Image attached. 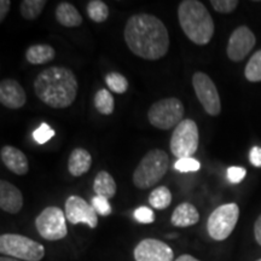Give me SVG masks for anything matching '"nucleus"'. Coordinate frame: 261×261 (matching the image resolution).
Returning a JSON list of instances; mask_svg holds the SVG:
<instances>
[{
  "label": "nucleus",
  "instance_id": "obj_1",
  "mask_svg": "<svg viewBox=\"0 0 261 261\" xmlns=\"http://www.w3.org/2000/svg\"><path fill=\"white\" fill-rule=\"evenodd\" d=\"M123 37L132 54L143 60L158 61L169 50V34L154 15L136 14L127 19Z\"/></svg>",
  "mask_w": 261,
  "mask_h": 261
},
{
  "label": "nucleus",
  "instance_id": "obj_2",
  "mask_svg": "<svg viewBox=\"0 0 261 261\" xmlns=\"http://www.w3.org/2000/svg\"><path fill=\"white\" fill-rule=\"evenodd\" d=\"M34 92L41 102L54 109H65L76 99L79 83L70 69L50 67L35 77Z\"/></svg>",
  "mask_w": 261,
  "mask_h": 261
},
{
  "label": "nucleus",
  "instance_id": "obj_3",
  "mask_svg": "<svg viewBox=\"0 0 261 261\" xmlns=\"http://www.w3.org/2000/svg\"><path fill=\"white\" fill-rule=\"evenodd\" d=\"M179 24L184 34L196 45H207L214 35L215 25L203 3L182 0L178 6Z\"/></svg>",
  "mask_w": 261,
  "mask_h": 261
},
{
  "label": "nucleus",
  "instance_id": "obj_4",
  "mask_svg": "<svg viewBox=\"0 0 261 261\" xmlns=\"http://www.w3.org/2000/svg\"><path fill=\"white\" fill-rule=\"evenodd\" d=\"M169 168V158L161 149H152L140 160L133 172V184L137 189L146 190L154 188L165 177Z\"/></svg>",
  "mask_w": 261,
  "mask_h": 261
},
{
  "label": "nucleus",
  "instance_id": "obj_5",
  "mask_svg": "<svg viewBox=\"0 0 261 261\" xmlns=\"http://www.w3.org/2000/svg\"><path fill=\"white\" fill-rule=\"evenodd\" d=\"M0 253L18 260L40 261L45 256V248L29 237L17 233H5L0 236Z\"/></svg>",
  "mask_w": 261,
  "mask_h": 261
},
{
  "label": "nucleus",
  "instance_id": "obj_6",
  "mask_svg": "<svg viewBox=\"0 0 261 261\" xmlns=\"http://www.w3.org/2000/svg\"><path fill=\"white\" fill-rule=\"evenodd\" d=\"M185 114L184 104L180 99L174 97L163 98L150 107L148 120L150 125L159 129L175 128L182 121Z\"/></svg>",
  "mask_w": 261,
  "mask_h": 261
},
{
  "label": "nucleus",
  "instance_id": "obj_7",
  "mask_svg": "<svg viewBox=\"0 0 261 261\" xmlns=\"http://www.w3.org/2000/svg\"><path fill=\"white\" fill-rule=\"evenodd\" d=\"M200 143V133L196 122L191 119L182 120L173 130L171 137V148L172 154L178 160L192 158L196 150L198 149Z\"/></svg>",
  "mask_w": 261,
  "mask_h": 261
},
{
  "label": "nucleus",
  "instance_id": "obj_8",
  "mask_svg": "<svg viewBox=\"0 0 261 261\" xmlns=\"http://www.w3.org/2000/svg\"><path fill=\"white\" fill-rule=\"evenodd\" d=\"M240 207L236 203H226L212 212L207 221L210 236L215 241H224L232 233L236 227Z\"/></svg>",
  "mask_w": 261,
  "mask_h": 261
},
{
  "label": "nucleus",
  "instance_id": "obj_9",
  "mask_svg": "<svg viewBox=\"0 0 261 261\" xmlns=\"http://www.w3.org/2000/svg\"><path fill=\"white\" fill-rule=\"evenodd\" d=\"M67 217L58 207H47L35 219L39 234L47 241H60L68 234Z\"/></svg>",
  "mask_w": 261,
  "mask_h": 261
},
{
  "label": "nucleus",
  "instance_id": "obj_10",
  "mask_svg": "<svg viewBox=\"0 0 261 261\" xmlns=\"http://www.w3.org/2000/svg\"><path fill=\"white\" fill-rule=\"evenodd\" d=\"M196 97L202 104L204 112L211 116H218L221 112V102L217 86L205 73L197 71L192 76Z\"/></svg>",
  "mask_w": 261,
  "mask_h": 261
},
{
  "label": "nucleus",
  "instance_id": "obj_11",
  "mask_svg": "<svg viewBox=\"0 0 261 261\" xmlns=\"http://www.w3.org/2000/svg\"><path fill=\"white\" fill-rule=\"evenodd\" d=\"M64 213L67 220L73 225L83 223L91 228H96L98 226V214L96 211L80 196L73 195L67 198Z\"/></svg>",
  "mask_w": 261,
  "mask_h": 261
},
{
  "label": "nucleus",
  "instance_id": "obj_12",
  "mask_svg": "<svg viewBox=\"0 0 261 261\" xmlns=\"http://www.w3.org/2000/svg\"><path fill=\"white\" fill-rule=\"evenodd\" d=\"M256 44L254 33L247 25H240L234 29L227 42V57L233 62H241L253 50Z\"/></svg>",
  "mask_w": 261,
  "mask_h": 261
},
{
  "label": "nucleus",
  "instance_id": "obj_13",
  "mask_svg": "<svg viewBox=\"0 0 261 261\" xmlns=\"http://www.w3.org/2000/svg\"><path fill=\"white\" fill-rule=\"evenodd\" d=\"M136 261H174L172 248L155 238L140 241L133 252Z\"/></svg>",
  "mask_w": 261,
  "mask_h": 261
},
{
  "label": "nucleus",
  "instance_id": "obj_14",
  "mask_svg": "<svg viewBox=\"0 0 261 261\" xmlns=\"http://www.w3.org/2000/svg\"><path fill=\"white\" fill-rule=\"evenodd\" d=\"M27 102L23 87L14 79H5L0 83V103L9 109H19Z\"/></svg>",
  "mask_w": 261,
  "mask_h": 261
},
{
  "label": "nucleus",
  "instance_id": "obj_15",
  "mask_svg": "<svg viewBox=\"0 0 261 261\" xmlns=\"http://www.w3.org/2000/svg\"><path fill=\"white\" fill-rule=\"evenodd\" d=\"M4 166L16 175H25L29 171V162L23 151L11 145H5L0 151Z\"/></svg>",
  "mask_w": 261,
  "mask_h": 261
},
{
  "label": "nucleus",
  "instance_id": "obj_16",
  "mask_svg": "<svg viewBox=\"0 0 261 261\" xmlns=\"http://www.w3.org/2000/svg\"><path fill=\"white\" fill-rule=\"evenodd\" d=\"M23 207V196L11 182L0 181V208L6 213L17 214Z\"/></svg>",
  "mask_w": 261,
  "mask_h": 261
},
{
  "label": "nucleus",
  "instance_id": "obj_17",
  "mask_svg": "<svg viewBox=\"0 0 261 261\" xmlns=\"http://www.w3.org/2000/svg\"><path fill=\"white\" fill-rule=\"evenodd\" d=\"M200 221V213L194 204L182 202L172 213L171 223L173 226L189 227Z\"/></svg>",
  "mask_w": 261,
  "mask_h": 261
},
{
  "label": "nucleus",
  "instance_id": "obj_18",
  "mask_svg": "<svg viewBox=\"0 0 261 261\" xmlns=\"http://www.w3.org/2000/svg\"><path fill=\"white\" fill-rule=\"evenodd\" d=\"M92 166V156L86 149H74L68 160V169L73 177H81L90 171Z\"/></svg>",
  "mask_w": 261,
  "mask_h": 261
},
{
  "label": "nucleus",
  "instance_id": "obj_19",
  "mask_svg": "<svg viewBox=\"0 0 261 261\" xmlns=\"http://www.w3.org/2000/svg\"><path fill=\"white\" fill-rule=\"evenodd\" d=\"M55 16H56L58 23L63 27L74 28L83 24V16H81L79 10L74 5H71L70 3L63 2L58 4L56 11H55Z\"/></svg>",
  "mask_w": 261,
  "mask_h": 261
},
{
  "label": "nucleus",
  "instance_id": "obj_20",
  "mask_svg": "<svg viewBox=\"0 0 261 261\" xmlns=\"http://www.w3.org/2000/svg\"><path fill=\"white\" fill-rule=\"evenodd\" d=\"M55 57H56L55 48L46 44L32 45L25 51V58L32 64L39 65L48 63V62L54 61Z\"/></svg>",
  "mask_w": 261,
  "mask_h": 261
},
{
  "label": "nucleus",
  "instance_id": "obj_21",
  "mask_svg": "<svg viewBox=\"0 0 261 261\" xmlns=\"http://www.w3.org/2000/svg\"><path fill=\"white\" fill-rule=\"evenodd\" d=\"M116 182L107 171H100L96 175L93 181V191L96 192L97 196L107 198H113L116 195Z\"/></svg>",
  "mask_w": 261,
  "mask_h": 261
},
{
  "label": "nucleus",
  "instance_id": "obj_22",
  "mask_svg": "<svg viewBox=\"0 0 261 261\" xmlns=\"http://www.w3.org/2000/svg\"><path fill=\"white\" fill-rule=\"evenodd\" d=\"M94 108L97 112L102 115H112L114 109H115V102H114V97L110 91L106 89L99 90L96 93L93 99Z\"/></svg>",
  "mask_w": 261,
  "mask_h": 261
},
{
  "label": "nucleus",
  "instance_id": "obj_23",
  "mask_svg": "<svg viewBox=\"0 0 261 261\" xmlns=\"http://www.w3.org/2000/svg\"><path fill=\"white\" fill-rule=\"evenodd\" d=\"M149 203L152 208L159 211H163L169 207L172 203V194L168 188L158 187L151 191L149 196Z\"/></svg>",
  "mask_w": 261,
  "mask_h": 261
},
{
  "label": "nucleus",
  "instance_id": "obj_24",
  "mask_svg": "<svg viewBox=\"0 0 261 261\" xmlns=\"http://www.w3.org/2000/svg\"><path fill=\"white\" fill-rule=\"evenodd\" d=\"M46 4L47 2H45V0H23L19 5V11H21L22 17L24 19L33 21L41 15Z\"/></svg>",
  "mask_w": 261,
  "mask_h": 261
},
{
  "label": "nucleus",
  "instance_id": "obj_25",
  "mask_svg": "<svg viewBox=\"0 0 261 261\" xmlns=\"http://www.w3.org/2000/svg\"><path fill=\"white\" fill-rule=\"evenodd\" d=\"M87 15L96 23H103L109 17V8L102 0H92L87 4Z\"/></svg>",
  "mask_w": 261,
  "mask_h": 261
},
{
  "label": "nucleus",
  "instance_id": "obj_26",
  "mask_svg": "<svg viewBox=\"0 0 261 261\" xmlns=\"http://www.w3.org/2000/svg\"><path fill=\"white\" fill-rule=\"evenodd\" d=\"M244 76L250 83H260L261 81V50L250 57L244 69Z\"/></svg>",
  "mask_w": 261,
  "mask_h": 261
},
{
  "label": "nucleus",
  "instance_id": "obj_27",
  "mask_svg": "<svg viewBox=\"0 0 261 261\" xmlns=\"http://www.w3.org/2000/svg\"><path fill=\"white\" fill-rule=\"evenodd\" d=\"M106 84L112 92L119 94L125 93L128 90V81L122 74L116 73V71H112L106 75Z\"/></svg>",
  "mask_w": 261,
  "mask_h": 261
},
{
  "label": "nucleus",
  "instance_id": "obj_28",
  "mask_svg": "<svg viewBox=\"0 0 261 261\" xmlns=\"http://www.w3.org/2000/svg\"><path fill=\"white\" fill-rule=\"evenodd\" d=\"M52 137H55V130L50 125H47V123L45 122H42L41 125L34 130V133H33V138H34V140L38 144H45V143H47Z\"/></svg>",
  "mask_w": 261,
  "mask_h": 261
},
{
  "label": "nucleus",
  "instance_id": "obj_29",
  "mask_svg": "<svg viewBox=\"0 0 261 261\" xmlns=\"http://www.w3.org/2000/svg\"><path fill=\"white\" fill-rule=\"evenodd\" d=\"M174 168L181 173L197 172V171H200L201 163L198 162V160H196L194 158L180 159L174 163Z\"/></svg>",
  "mask_w": 261,
  "mask_h": 261
},
{
  "label": "nucleus",
  "instance_id": "obj_30",
  "mask_svg": "<svg viewBox=\"0 0 261 261\" xmlns=\"http://www.w3.org/2000/svg\"><path fill=\"white\" fill-rule=\"evenodd\" d=\"M91 205H92L98 215L108 217V215L112 214V205H110L109 201L107 198L100 197V196H93L92 200H91Z\"/></svg>",
  "mask_w": 261,
  "mask_h": 261
},
{
  "label": "nucleus",
  "instance_id": "obj_31",
  "mask_svg": "<svg viewBox=\"0 0 261 261\" xmlns=\"http://www.w3.org/2000/svg\"><path fill=\"white\" fill-rule=\"evenodd\" d=\"M211 4L219 14H230L237 9L240 3L237 0H212Z\"/></svg>",
  "mask_w": 261,
  "mask_h": 261
},
{
  "label": "nucleus",
  "instance_id": "obj_32",
  "mask_svg": "<svg viewBox=\"0 0 261 261\" xmlns=\"http://www.w3.org/2000/svg\"><path fill=\"white\" fill-rule=\"evenodd\" d=\"M135 219L140 224H152L155 221V213L154 211L150 210L148 207H138L133 213Z\"/></svg>",
  "mask_w": 261,
  "mask_h": 261
},
{
  "label": "nucleus",
  "instance_id": "obj_33",
  "mask_svg": "<svg viewBox=\"0 0 261 261\" xmlns=\"http://www.w3.org/2000/svg\"><path fill=\"white\" fill-rule=\"evenodd\" d=\"M247 171L242 167H230L227 169V179L232 184H238L246 177Z\"/></svg>",
  "mask_w": 261,
  "mask_h": 261
},
{
  "label": "nucleus",
  "instance_id": "obj_34",
  "mask_svg": "<svg viewBox=\"0 0 261 261\" xmlns=\"http://www.w3.org/2000/svg\"><path fill=\"white\" fill-rule=\"evenodd\" d=\"M249 161L255 167H261V148L254 146L249 152Z\"/></svg>",
  "mask_w": 261,
  "mask_h": 261
},
{
  "label": "nucleus",
  "instance_id": "obj_35",
  "mask_svg": "<svg viewBox=\"0 0 261 261\" xmlns=\"http://www.w3.org/2000/svg\"><path fill=\"white\" fill-rule=\"evenodd\" d=\"M10 8H11V2L9 0H2L0 2V21H4L6 15L9 14Z\"/></svg>",
  "mask_w": 261,
  "mask_h": 261
},
{
  "label": "nucleus",
  "instance_id": "obj_36",
  "mask_svg": "<svg viewBox=\"0 0 261 261\" xmlns=\"http://www.w3.org/2000/svg\"><path fill=\"white\" fill-rule=\"evenodd\" d=\"M254 236H255L256 242L261 246V214L254 224Z\"/></svg>",
  "mask_w": 261,
  "mask_h": 261
},
{
  "label": "nucleus",
  "instance_id": "obj_37",
  "mask_svg": "<svg viewBox=\"0 0 261 261\" xmlns=\"http://www.w3.org/2000/svg\"><path fill=\"white\" fill-rule=\"evenodd\" d=\"M174 261H200L198 259H196L192 255H189V254H182L178 257V259H175Z\"/></svg>",
  "mask_w": 261,
  "mask_h": 261
},
{
  "label": "nucleus",
  "instance_id": "obj_38",
  "mask_svg": "<svg viewBox=\"0 0 261 261\" xmlns=\"http://www.w3.org/2000/svg\"><path fill=\"white\" fill-rule=\"evenodd\" d=\"M0 261H21V260L15 259V257H10V256H5V255H3L2 257H0Z\"/></svg>",
  "mask_w": 261,
  "mask_h": 261
},
{
  "label": "nucleus",
  "instance_id": "obj_39",
  "mask_svg": "<svg viewBox=\"0 0 261 261\" xmlns=\"http://www.w3.org/2000/svg\"><path fill=\"white\" fill-rule=\"evenodd\" d=\"M256 261H261V259H257V260H256Z\"/></svg>",
  "mask_w": 261,
  "mask_h": 261
}]
</instances>
